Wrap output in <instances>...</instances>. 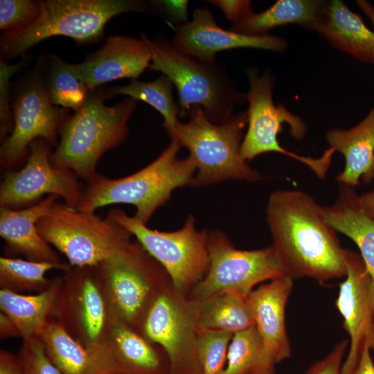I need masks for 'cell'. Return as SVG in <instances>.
I'll use <instances>...</instances> for the list:
<instances>
[{"label": "cell", "mask_w": 374, "mask_h": 374, "mask_svg": "<svg viewBox=\"0 0 374 374\" xmlns=\"http://www.w3.org/2000/svg\"><path fill=\"white\" fill-rule=\"evenodd\" d=\"M266 220L271 245L285 275L321 283L345 277V249L326 220L322 206L310 195L297 190L272 192Z\"/></svg>", "instance_id": "6da1fadb"}, {"label": "cell", "mask_w": 374, "mask_h": 374, "mask_svg": "<svg viewBox=\"0 0 374 374\" xmlns=\"http://www.w3.org/2000/svg\"><path fill=\"white\" fill-rule=\"evenodd\" d=\"M181 148L178 141L170 139L156 159L134 173L118 179L98 174L86 183L75 209L95 213L111 204H131L136 208L134 217L147 224L175 189L192 183L196 166L189 156L178 157Z\"/></svg>", "instance_id": "7a4b0ae2"}, {"label": "cell", "mask_w": 374, "mask_h": 374, "mask_svg": "<svg viewBox=\"0 0 374 374\" xmlns=\"http://www.w3.org/2000/svg\"><path fill=\"white\" fill-rule=\"evenodd\" d=\"M104 99L101 89L90 91L84 105L62 125L50 158L54 167L71 170L86 183L98 174L101 157L126 139L127 123L138 103L129 97L107 106Z\"/></svg>", "instance_id": "3957f363"}, {"label": "cell", "mask_w": 374, "mask_h": 374, "mask_svg": "<svg viewBox=\"0 0 374 374\" xmlns=\"http://www.w3.org/2000/svg\"><path fill=\"white\" fill-rule=\"evenodd\" d=\"M186 123L179 121L167 132L181 147L189 151L196 172L191 187L215 184L228 179L251 182L262 179L261 174L251 168L240 154L247 126L246 111L233 114L222 123L209 121L199 107H192Z\"/></svg>", "instance_id": "277c9868"}, {"label": "cell", "mask_w": 374, "mask_h": 374, "mask_svg": "<svg viewBox=\"0 0 374 374\" xmlns=\"http://www.w3.org/2000/svg\"><path fill=\"white\" fill-rule=\"evenodd\" d=\"M141 37L151 52L149 69L161 72L177 89L179 117H186L197 106L209 121L220 124L233 114L237 105L247 101L246 93L218 63L205 64L181 53L164 35L159 34L152 39Z\"/></svg>", "instance_id": "5b68a950"}, {"label": "cell", "mask_w": 374, "mask_h": 374, "mask_svg": "<svg viewBox=\"0 0 374 374\" xmlns=\"http://www.w3.org/2000/svg\"><path fill=\"white\" fill-rule=\"evenodd\" d=\"M40 12L30 26L3 33L1 60L22 55L39 42L54 36L71 37L79 44L93 43L104 35L107 23L124 12H148L149 3L136 0H39Z\"/></svg>", "instance_id": "8992f818"}, {"label": "cell", "mask_w": 374, "mask_h": 374, "mask_svg": "<svg viewBox=\"0 0 374 374\" xmlns=\"http://www.w3.org/2000/svg\"><path fill=\"white\" fill-rule=\"evenodd\" d=\"M112 319L137 330L152 301L171 281L138 241L123 244L97 265Z\"/></svg>", "instance_id": "52a82bcc"}, {"label": "cell", "mask_w": 374, "mask_h": 374, "mask_svg": "<svg viewBox=\"0 0 374 374\" xmlns=\"http://www.w3.org/2000/svg\"><path fill=\"white\" fill-rule=\"evenodd\" d=\"M247 75L249 84L246 93L247 130L241 145L242 158L249 161L262 154L276 152L303 163L319 178H324L335 150L329 148L321 157L312 158L298 155L283 148L278 135L283 131L284 124L290 126V134L296 139L305 136L307 125L301 117L290 112L283 105L274 104V75L267 71L259 75L256 69H248Z\"/></svg>", "instance_id": "ba28073f"}, {"label": "cell", "mask_w": 374, "mask_h": 374, "mask_svg": "<svg viewBox=\"0 0 374 374\" xmlns=\"http://www.w3.org/2000/svg\"><path fill=\"white\" fill-rule=\"evenodd\" d=\"M37 228L46 242L66 256L71 266L80 267L98 265L132 236L114 220L57 201L38 220Z\"/></svg>", "instance_id": "9c48e42d"}, {"label": "cell", "mask_w": 374, "mask_h": 374, "mask_svg": "<svg viewBox=\"0 0 374 374\" xmlns=\"http://www.w3.org/2000/svg\"><path fill=\"white\" fill-rule=\"evenodd\" d=\"M106 217L125 228L165 269L174 287L187 296L206 274L209 266V231L198 230L189 215L183 226L173 231L149 228L121 209L109 211Z\"/></svg>", "instance_id": "30bf717a"}, {"label": "cell", "mask_w": 374, "mask_h": 374, "mask_svg": "<svg viewBox=\"0 0 374 374\" xmlns=\"http://www.w3.org/2000/svg\"><path fill=\"white\" fill-rule=\"evenodd\" d=\"M208 254L206 274L187 295L194 302L226 292L247 296L259 283L285 275L272 245L253 250L238 249L220 230L209 232Z\"/></svg>", "instance_id": "8fae6325"}, {"label": "cell", "mask_w": 374, "mask_h": 374, "mask_svg": "<svg viewBox=\"0 0 374 374\" xmlns=\"http://www.w3.org/2000/svg\"><path fill=\"white\" fill-rule=\"evenodd\" d=\"M139 332L163 349L169 374H200L196 304L180 293L172 281L152 301Z\"/></svg>", "instance_id": "7c38bea8"}, {"label": "cell", "mask_w": 374, "mask_h": 374, "mask_svg": "<svg viewBox=\"0 0 374 374\" xmlns=\"http://www.w3.org/2000/svg\"><path fill=\"white\" fill-rule=\"evenodd\" d=\"M63 272L51 319L93 350L103 340L112 320L98 268L70 266Z\"/></svg>", "instance_id": "4fadbf2b"}, {"label": "cell", "mask_w": 374, "mask_h": 374, "mask_svg": "<svg viewBox=\"0 0 374 374\" xmlns=\"http://www.w3.org/2000/svg\"><path fill=\"white\" fill-rule=\"evenodd\" d=\"M70 109L54 105L43 75L35 71L19 87L12 102L13 128L0 148V166L15 170L28 156L29 147L38 139L57 147V135Z\"/></svg>", "instance_id": "5bb4252c"}, {"label": "cell", "mask_w": 374, "mask_h": 374, "mask_svg": "<svg viewBox=\"0 0 374 374\" xmlns=\"http://www.w3.org/2000/svg\"><path fill=\"white\" fill-rule=\"evenodd\" d=\"M51 148L44 139L35 140L24 166L20 170L4 172L0 184V207H28L47 195L62 198L64 203L77 208L84 186L73 172L51 164Z\"/></svg>", "instance_id": "9a60e30c"}, {"label": "cell", "mask_w": 374, "mask_h": 374, "mask_svg": "<svg viewBox=\"0 0 374 374\" xmlns=\"http://www.w3.org/2000/svg\"><path fill=\"white\" fill-rule=\"evenodd\" d=\"M345 262L336 306L350 338L341 373L353 374L363 350H374V285L359 253L345 249Z\"/></svg>", "instance_id": "2e32d148"}, {"label": "cell", "mask_w": 374, "mask_h": 374, "mask_svg": "<svg viewBox=\"0 0 374 374\" xmlns=\"http://www.w3.org/2000/svg\"><path fill=\"white\" fill-rule=\"evenodd\" d=\"M171 44L181 53L208 64L216 63L215 55L225 50L252 48L283 52L287 48V41L278 36L249 35L222 28L206 6L197 8L191 20L176 26Z\"/></svg>", "instance_id": "e0dca14e"}, {"label": "cell", "mask_w": 374, "mask_h": 374, "mask_svg": "<svg viewBox=\"0 0 374 374\" xmlns=\"http://www.w3.org/2000/svg\"><path fill=\"white\" fill-rule=\"evenodd\" d=\"M93 350L107 374H169V362L163 349L114 319Z\"/></svg>", "instance_id": "ac0fdd59"}, {"label": "cell", "mask_w": 374, "mask_h": 374, "mask_svg": "<svg viewBox=\"0 0 374 374\" xmlns=\"http://www.w3.org/2000/svg\"><path fill=\"white\" fill-rule=\"evenodd\" d=\"M151 59L149 46L141 36L111 35L100 48L74 66L80 78L93 90L121 78L136 80L149 68Z\"/></svg>", "instance_id": "d6986e66"}, {"label": "cell", "mask_w": 374, "mask_h": 374, "mask_svg": "<svg viewBox=\"0 0 374 374\" xmlns=\"http://www.w3.org/2000/svg\"><path fill=\"white\" fill-rule=\"evenodd\" d=\"M292 287L293 279L285 275L254 288L247 296L267 357L275 365L291 355L285 308Z\"/></svg>", "instance_id": "ffe728a7"}, {"label": "cell", "mask_w": 374, "mask_h": 374, "mask_svg": "<svg viewBox=\"0 0 374 374\" xmlns=\"http://www.w3.org/2000/svg\"><path fill=\"white\" fill-rule=\"evenodd\" d=\"M60 197L48 195L39 202L24 208L0 207V235L5 241L6 256L63 265L57 252L40 235L38 220L48 213Z\"/></svg>", "instance_id": "44dd1931"}, {"label": "cell", "mask_w": 374, "mask_h": 374, "mask_svg": "<svg viewBox=\"0 0 374 374\" xmlns=\"http://www.w3.org/2000/svg\"><path fill=\"white\" fill-rule=\"evenodd\" d=\"M329 148L343 154L345 166L336 179L356 187L374 179V106L357 125L348 130L331 129L326 134Z\"/></svg>", "instance_id": "7402d4cb"}, {"label": "cell", "mask_w": 374, "mask_h": 374, "mask_svg": "<svg viewBox=\"0 0 374 374\" xmlns=\"http://www.w3.org/2000/svg\"><path fill=\"white\" fill-rule=\"evenodd\" d=\"M332 47L359 61L374 64V30L341 0L329 1L317 31Z\"/></svg>", "instance_id": "603a6c76"}, {"label": "cell", "mask_w": 374, "mask_h": 374, "mask_svg": "<svg viewBox=\"0 0 374 374\" xmlns=\"http://www.w3.org/2000/svg\"><path fill=\"white\" fill-rule=\"evenodd\" d=\"M322 210L335 230L357 246L374 285V219L362 208L355 187L339 184L335 201Z\"/></svg>", "instance_id": "cb8c5ba5"}, {"label": "cell", "mask_w": 374, "mask_h": 374, "mask_svg": "<svg viewBox=\"0 0 374 374\" xmlns=\"http://www.w3.org/2000/svg\"><path fill=\"white\" fill-rule=\"evenodd\" d=\"M329 1L279 0L262 12H252L232 24L229 30L249 35L261 36L278 26L296 24L317 31L323 21Z\"/></svg>", "instance_id": "d4e9b609"}, {"label": "cell", "mask_w": 374, "mask_h": 374, "mask_svg": "<svg viewBox=\"0 0 374 374\" xmlns=\"http://www.w3.org/2000/svg\"><path fill=\"white\" fill-rule=\"evenodd\" d=\"M62 281V276L53 278L46 290L35 294L0 289L1 312L14 321L23 340L39 338L43 328L51 319Z\"/></svg>", "instance_id": "484cf974"}, {"label": "cell", "mask_w": 374, "mask_h": 374, "mask_svg": "<svg viewBox=\"0 0 374 374\" xmlns=\"http://www.w3.org/2000/svg\"><path fill=\"white\" fill-rule=\"evenodd\" d=\"M39 339L48 359L62 374H107L96 353L75 341L56 321H48Z\"/></svg>", "instance_id": "4316f807"}, {"label": "cell", "mask_w": 374, "mask_h": 374, "mask_svg": "<svg viewBox=\"0 0 374 374\" xmlns=\"http://www.w3.org/2000/svg\"><path fill=\"white\" fill-rule=\"evenodd\" d=\"M195 303L197 323L200 330L234 334L255 326L245 296L226 292Z\"/></svg>", "instance_id": "83f0119b"}, {"label": "cell", "mask_w": 374, "mask_h": 374, "mask_svg": "<svg viewBox=\"0 0 374 374\" xmlns=\"http://www.w3.org/2000/svg\"><path fill=\"white\" fill-rule=\"evenodd\" d=\"M223 374H275L256 326L233 335Z\"/></svg>", "instance_id": "f1b7e54d"}, {"label": "cell", "mask_w": 374, "mask_h": 374, "mask_svg": "<svg viewBox=\"0 0 374 374\" xmlns=\"http://www.w3.org/2000/svg\"><path fill=\"white\" fill-rule=\"evenodd\" d=\"M43 78L51 103L73 112L84 105L91 91L78 75L74 64L55 55L49 56Z\"/></svg>", "instance_id": "f546056e"}, {"label": "cell", "mask_w": 374, "mask_h": 374, "mask_svg": "<svg viewBox=\"0 0 374 374\" xmlns=\"http://www.w3.org/2000/svg\"><path fill=\"white\" fill-rule=\"evenodd\" d=\"M69 263L57 265L47 262H37L19 258L0 257V289L15 293L41 292L46 290L53 279L46 277L52 269H67Z\"/></svg>", "instance_id": "4dcf8cb0"}, {"label": "cell", "mask_w": 374, "mask_h": 374, "mask_svg": "<svg viewBox=\"0 0 374 374\" xmlns=\"http://www.w3.org/2000/svg\"><path fill=\"white\" fill-rule=\"evenodd\" d=\"M173 84L162 74L151 82L132 80L129 84L109 88L104 92L105 98L123 94L136 100H142L163 116V126L167 132L174 129L179 121V108L173 98Z\"/></svg>", "instance_id": "1f68e13d"}, {"label": "cell", "mask_w": 374, "mask_h": 374, "mask_svg": "<svg viewBox=\"0 0 374 374\" xmlns=\"http://www.w3.org/2000/svg\"><path fill=\"white\" fill-rule=\"evenodd\" d=\"M233 335L224 331L199 329L197 357L200 374L224 373Z\"/></svg>", "instance_id": "d6a6232c"}, {"label": "cell", "mask_w": 374, "mask_h": 374, "mask_svg": "<svg viewBox=\"0 0 374 374\" xmlns=\"http://www.w3.org/2000/svg\"><path fill=\"white\" fill-rule=\"evenodd\" d=\"M39 12L38 1L1 0L0 29L3 33L21 31L33 24Z\"/></svg>", "instance_id": "836d02e7"}, {"label": "cell", "mask_w": 374, "mask_h": 374, "mask_svg": "<svg viewBox=\"0 0 374 374\" xmlns=\"http://www.w3.org/2000/svg\"><path fill=\"white\" fill-rule=\"evenodd\" d=\"M17 355L24 374H62L48 359L39 338L23 340Z\"/></svg>", "instance_id": "e575fe53"}, {"label": "cell", "mask_w": 374, "mask_h": 374, "mask_svg": "<svg viewBox=\"0 0 374 374\" xmlns=\"http://www.w3.org/2000/svg\"><path fill=\"white\" fill-rule=\"evenodd\" d=\"M22 59L15 64L0 62V141L2 143L10 135L13 128V117L10 105V80L24 65Z\"/></svg>", "instance_id": "d590c367"}, {"label": "cell", "mask_w": 374, "mask_h": 374, "mask_svg": "<svg viewBox=\"0 0 374 374\" xmlns=\"http://www.w3.org/2000/svg\"><path fill=\"white\" fill-rule=\"evenodd\" d=\"M348 346L347 340L337 344L324 358L313 364L305 374H342L343 358Z\"/></svg>", "instance_id": "8d00e7d4"}, {"label": "cell", "mask_w": 374, "mask_h": 374, "mask_svg": "<svg viewBox=\"0 0 374 374\" xmlns=\"http://www.w3.org/2000/svg\"><path fill=\"white\" fill-rule=\"evenodd\" d=\"M208 2L221 9L226 18L233 24L253 12L251 9V1L248 0H211Z\"/></svg>", "instance_id": "74e56055"}, {"label": "cell", "mask_w": 374, "mask_h": 374, "mask_svg": "<svg viewBox=\"0 0 374 374\" xmlns=\"http://www.w3.org/2000/svg\"><path fill=\"white\" fill-rule=\"evenodd\" d=\"M188 1H154L153 8L163 13L169 20L177 22V25L188 20ZM176 25V26H177Z\"/></svg>", "instance_id": "f35d334b"}, {"label": "cell", "mask_w": 374, "mask_h": 374, "mask_svg": "<svg viewBox=\"0 0 374 374\" xmlns=\"http://www.w3.org/2000/svg\"><path fill=\"white\" fill-rule=\"evenodd\" d=\"M0 374H24L18 355L0 350Z\"/></svg>", "instance_id": "ab89813d"}, {"label": "cell", "mask_w": 374, "mask_h": 374, "mask_svg": "<svg viewBox=\"0 0 374 374\" xmlns=\"http://www.w3.org/2000/svg\"><path fill=\"white\" fill-rule=\"evenodd\" d=\"M21 337L18 328L14 321L5 313L0 312V339Z\"/></svg>", "instance_id": "60d3db41"}, {"label": "cell", "mask_w": 374, "mask_h": 374, "mask_svg": "<svg viewBox=\"0 0 374 374\" xmlns=\"http://www.w3.org/2000/svg\"><path fill=\"white\" fill-rule=\"evenodd\" d=\"M353 374H374V362L368 348L363 350Z\"/></svg>", "instance_id": "b9f144b4"}, {"label": "cell", "mask_w": 374, "mask_h": 374, "mask_svg": "<svg viewBox=\"0 0 374 374\" xmlns=\"http://www.w3.org/2000/svg\"><path fill=\"white\" fill-rule=\"evenodd\" d=\"M359 202L365 213L374 219V190L359 196Z\"/></svg>", "instance_id": "7bdbcfd3"}]
</instances>
